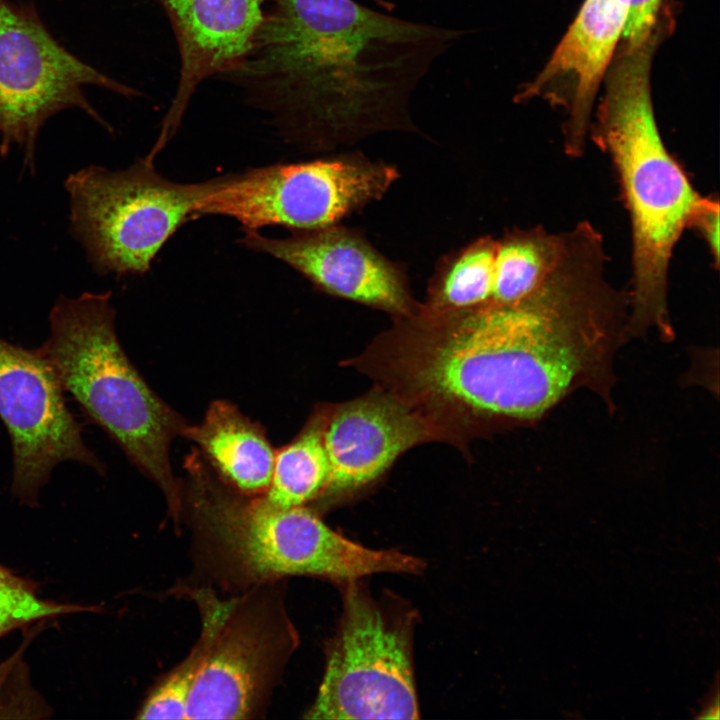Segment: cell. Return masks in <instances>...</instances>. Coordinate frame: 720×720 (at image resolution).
I'll use <instances>...</instances> for the list:
<instances>
[{
  "mask_svg": "<svg viewBox=\"0 0 720 720\" xmlns=\"http://www.w3.org/2000/svg\"><path fill=\"white\" fill-rule=\"evenodd\" d=\"M153 158L125 170L88 166L65 181L70 230L99 274H144L166 241L194 219L216 178L177 183L160 175Z\"/></svg>",
  "mask_w": 720,
  "mask_h": 720,
  "instance_id": "obj_5",
  "label": "cell"
},
{
  "mask_svg": "<svg viewBox=\"0 0 720 720\" xmlns=\"http://www.w3.org/2000/svg\"><path fill=\"white\" fill-rule=\"evenodd\" d=\"M181 436L197 444L230 488L245 495H261L268 489L275 452L263 428L232 403L212 402L203 421L187 425Z\"/></svg>",
  "mask_w": 720,
  "mask_h": 720,
  "instance_id": "obj_15",
  "label": "cell"
},
{
  "mask_svg": "<svg viewBox=\"0 0 720 720\" xmlns=\"http://www.w3.org/2000/svg\"><path fill=\"white\" fill-rule=\"evenodd\" d=\"M322 438L330 468L323 497L369 485L418 444L450 440L424 414L380 387L358 399L322 408Z\"/></svg>",
  "mask_w": 720,
  "mask_h": 720,
  "instance_id": "obj_11",
  "label": "cell"
},
{
  "mask_svg": "<svg viewBox=\"0 0 720 720\" xmlns=\"http://www.w3.org/2000/svg\"><path fill=\"white\" fill-rule=\"evenodd\" d=\"M26 646L27 641L0 663V718L42 717L47 711L29 685L22 661Z\"/></svg>",
  "mask_w": 720,
  "mask_h": 720,
  "instance_id": "obj_20",
  "label": "cell"
},
{
  "mask_svg": "<svg viewBox=\"0 0 720 720\" xmlns=\"http://www.w3.org/2000/svg\"><path fill=\"white\" fill-rule=\"evenodd\" d=\"M719 216L717 201L700 216L693 227L705 241L716 266L719 262Z\"/></svg>",
  "mask_w": 720,
  "mask_h": 720,
  "instance_id": "obj_22",
  "label": "cell"
},
{
  "mask_svg": "<svg viewBox=\"0 0 720 720\" xmlns=\"http://www.w3.org/2000/svg\"><path fill=\"white\" fill-rule=\"evenodd\" d=\"M630 0H584L539 74L516 95L518 101L550 98L567 87L558 105L567 114L564 148L569 156L583 154L592 108L615 57L627 21Z\"/></svg>",
  "mask_w": 720,
  "mask_h": 720,
  "instance_id": "obj_14",
  "label": "cell"
},
{
  "mask_svg": "<svg viewBox=\"0 0 720 720\" xmlns=\"http://www.w3.org/2000/svg\"><path fill=\"white\" fill-rule=\"evenodd\" d=\"M194 510L250 576L308 575L340 584L381 572L417 574L424 562L396 550H375L327 526L305 506L279 507L224 487L197 454L186 460Z\"/></svg>",
  "mask_w": 720,
  "mask_h": 720,
  "instance_id": "obj_4",
  "label": "cell"
},
{
  "mask_svg": "<svg viewBox=\"0 0 720 720\" xmlns=\"http://www.w3.org/2000/svg\"><path fill=\"white\" fill-rule=\"evenodd\" d=\"M210 628L204 621L199 641L149 695L138 719H186L190 696L208 647Z\"/></svg>",
  "mask_w": 720,
  "mask_h": 720,
  "instance_id": "obj_19",
  "label": "cell"
},
{
  "mask_svg": "<svg viewBox=\"0 0 720 720\" xmlns=\"http://www.w3.org/2000/svg\"><path fill=\"white\" fill-rule=\"evenodd\" d=\"M399 177L397 167L357 151L258 167L217 177L194 217H231L246 231L323 228L381 199Z\"/></svg>",
  "mask_w": 720,
  "mask_h": 720,
  "instance_id": "obj_7",
  "label": "cell"
},
{
  "mask_svg": "<svg viewBox=\"0 0 720 720\" xmlns=\"http://www.w3.org/2000/svg\"><path fill=\"white\" fill-rule=\"evenodd\" d=\"M241 243L293 268L315 288L392 314L418 308L403 267L380 253L358 230L339 224L270 238L246 231Z\"/></svg>",
  "mask_w": 720,
  "mask_h": 720,
  "instance_id": "obj_10",
  "label": "cell"
},
{
  "mask_svg": "<svg viewBox=\"0 0 720 720\" xmlns=\"http://www.w3.org/2000/svg\"><path fill=\"white\" fill-rule=\"evenodd\" d=\"M110 299V292L58 297L49 313L50 335L36 350L63 391L157 483L177 513L180 489L169 450L187 423L149 387L126 355Z\"/></svg>",
  "mask_w": 720,
  "mask_h": 720,
  "instance_id": "obj_3",
  "label": "cell"
},
{
  "mask_svg": "<svg viewBox=\"0 0 720 720\" xmlns=\"http://www.w3.org/2000/svg\"><path fill=\"white\" fill-rule=\"evenodd\" d=\"M329 461L322 438V408L302 431L275 453L273 473L264 498L279 507L305 506L320 498L328 479Z\"/></svg>",
  "mask_w": 720,
  "mask_h": 720,
  "instance_id": "obj_16",
  "label": "cell"
},
{
  "mask_svg": "<svg viewBox=\"0 0 720 720\" xmlns=\"http://www.w3.org/2000/svg\"><path fill=\"white\" fill-rule=\"evenodd\" d=\"M494 248L495 238L483 236L443 257L420 307L431 312H450L487 305Z\"/></svg>",
  "mask_w": 720,
  "mask_h": 720,
  "instance_id": "obj_17",
  "label": "cell"
},
{
  "mask_svg": "<svg viewBox=\"0 0 720 720\" xmlns=\"http://www.w3.org/2000/svg\"><path fill=\"white\" fill-rule=\"evenodd\" d=\"M344 586L343 609L309 719H417L413 670L416 614L374 598L359 580Z\"/></svg>",
  "mask_w": 720,
  "mask_h": 720,
  "instance_id": "obj_6",
  "label": "cell"
},
{
  "mask_svg": "<svg viewBox=\"0 0 720 720\" xmlns=\"http://www.w3.org/2000/svg\"><path fill=\"white\" fill-rule=\"evenodd\" d=\"M86 85L126 98L139 96L134 87L63 47L46 27L34 1L0 0V156L17 146L25 167L33 171L42 126L66 109H80L112 132L87 99Z\"/></svg>",
  "mask_w": 720,
  "mask_h": 720,
  "instance_id": "obj_8",
  "label": "cell"
},
{
  "mask_svg": "<svg viewBox=\"0 0 720 720\" xmlns=\"http://www.w3.org/2000/svg\"><path fill=\"white\" fill-rule=\"evenodd\" d=\"M0 418L12 446L11 491L21 504H38L41 488L65 461L105 472L86 445L55 373L36 349L0 337Z\"/></svg>",
  "mask_w": 720,
  "mask_h": 720,
  "instance_id": "obj_9",
  "label": "cell"
},
{
  "mask_svg": "<svg viewBox=\"0 0 720 720\" xmlns=\"http://www.w3.org/2000/svg\"><path fill=\"white\" fill-rule=\"evenodd\" d=\"M664 0H630L621 47L636 49L657 40V24Z\"/></svg>",
  "mask_w": 720,
  "mask_h": 720,
  "instance_id": "obj_21",
  "label": "cell"
},
{
  "mask_svg": "<svg viewBox=\"0 0 720 720\" xmlns=\"http://www.w3.org/2000/svg\"><path fill=\"white\" fill-rule=\"evenodd\" d=\"M656 41L620 48L604 77L593 139L614 166L631 225V308L627 329L672 336L668 273L684 231L716 200L702 196L665 145L654 114L651 62Z\"/></svg>",
  "mask_w": 720,
  "mask_h": 720,
  "instance_id": "obj_2",
  "label": "cell"
},
{
  "mask_svg": "<svg viewBox=\"0 0 720 720\" xmlns=\"http://www.w3.org/2000/svg\"><path fill=\"white\" fill-rule=\"evenodd\" d=\"M233 604L206 610L208 647L186 719H246L256 710L282 650L276 628L258 616H232Z\"/></svg>",
  "mask_w": 720,
  "mask_h": 720,
  "instance_id": "obj_12",
  "label": "cell"
},
{
  "mask_svg": "<svg viewBox=\"0 0 720 720\" xmlns=\"http://www.w3.org/2000/svg\"><path fill=\"white\" fill-rule=\"evenodd\" d=\"M90 610L43 599L33 582L0 565V638L35 621Z\"/></svg>",
  "mask_w": 720,
  "mask_h": 720,
  "instance_id": "obj_18",
  "label": "cell"
},
{
  "mask_svg": "<svg viewBox=\"0 0 720 720\" xmlns=\"http://www.w3.org/2000/svg\"><path fill=\"white\" fill-rule=\"evenodd\" d=\"M391 13L355 0H268L244 60L221 78L306 149L418 132L414 93L470 30Z\"/></svg>",
  "mask_w": 720,
  "mask_h": 720,
  "instance_id": "obj_1",
  "label": "cell"
},
{
  "mask_svg": "<svg viewBox=\"0 0 720 720\" xmlns=\"http://www.w3.org/2000/svg\"><path fill=\"white\" fill-rule=\"evenodd\" d=\"M172 28L179 54L174 96L155 144L177 131L195 92L207 79L236 69L247 55L268 0H157ZM387 9L391 0H371Z\"/></svg>",
  "mask_w": 720,
  "mask_h": 720,
  "instance_id": "obj_13",
  "label": "cell"
}]
</instances>
